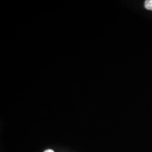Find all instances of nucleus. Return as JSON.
Here are the masks:
<instances>
[{"label": "nucleus", "instance_id": "f257e3e1", "mask_svg": "<svg viewBox=\"0 0 152 152\" xmlns=\"http://www.w3.org/2000/svg\"><path fill=\"white\" fill-rule=\"evenodd\" d=\"M144 6L145 9L152 11V0H147L144 2Z\"/></svg>", "mask_w": 152, "mask_h": 152}, {"label": "nucleus", "instance_id": "f03ea898", "mask_svg": "<svg viewBox=\"0 0 152 152\" xmlns=\"http://www.w3.org/2000/svg\"><path fill=\"white\" fill-rule=\"evenodd\" d=\"M44 152H54V151L52 149H48V150H46L45 151H44Z\"/></svg>", "mask_w": 152, "mask_h": 152}]
</instances>
